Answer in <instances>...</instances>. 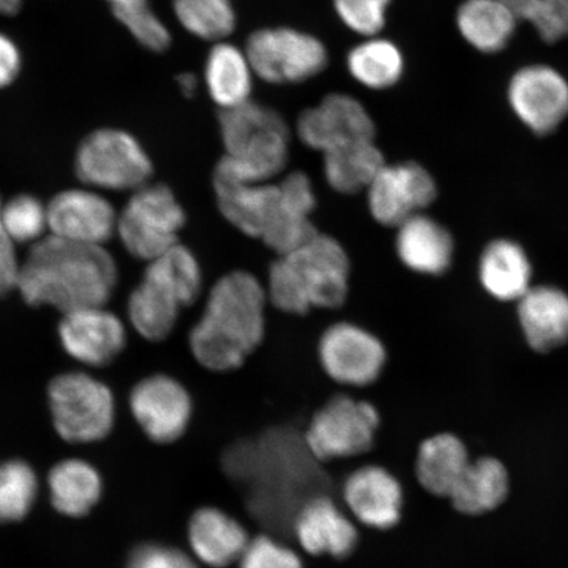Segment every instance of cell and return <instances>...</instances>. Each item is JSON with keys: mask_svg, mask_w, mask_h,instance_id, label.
I'll return each instance as SVG.
<instances>
[{"mask_svg": "<svg viewBox=\"0 0 568 568\" xmlns=\"http://www.w3.org/2000/svg\"><path fill=\"white\" fill-rule=\"evenodd\" d=\"M118 284V266L103 246L48 236L34 243L20 267L18 290L31 307L63 315L104 307Z\"/></svg>", "mask_w": 568, "mask_h": 568, "instance_id": "cell-1", "label": "cell"}, {"mask_svg": "<svg viewBox=\"0 0 568 568\" xmlns=\"http://www.w3.org/2000/svg\"><path fill=\"white\" fill-rule=\"evenodd\" d=\"M267 303L266 288L254 274L236 270L223 275L190 332V349L197 364L213 373L243 366L264 341Z\"/></svg>", "mask_w": 568, "mask_h": 568, "instance_id": "cell-2", "label": "cell"}, {"mask_svg": "<svg viewBox=\"0 0 568 568\" xmlns=\"http://www.w3.org/2000/svg\"><path fill=\"white\" fill-rule=\"evenodd\" d=\"M351 261L343 245L317 233L296 251L276 255L265 286L268 303L290 315L337 310L349 295Z\"/></svg>", "mask_w": 568, "mask_h": 568, "instance_id": "cell-3", "label": "cell"}, {"mask_svg": "<svg viewBox=\"0 0 568 568\" xmlns=\"http://www.w3.org/2000/svg\"><path fill=\"white\" fill-rule=\"evenodd\" d=\"M219 124L225 154L212 183L273 182L286 169L290 131L278 112L248 101L220 111Z\"/></svg>", "mask_w": 568, "mask_h": 568, "instance_id": "cell-4", "label": "cell"}, {"mask_svg": "<svg viewBox=\"0 0 568 568\" xmlns=\"http://www.w3.org/2000/svg\"><path fill=\"white\" fill-rule=\"evenodd\" d=\"M186 213L165 184L148 183L133 191L118 216L120 240L133 257L151 262L180 241Z\"/></svg>", "mask_w": 568, "mask_h": 568, "instance_id": "cell-5", "label": "cell"}, {"mask_svg": "<svg viewBox=\"0 0 568 568\" xmlns=\"http://www.w3.org/2000/svg\"><path fill=\"white\" fill-rule=\"evenodd\" d=\"M48 399L57 433L69 443L98 442L112 429L115 402L111 389L88 374L55 376Z\"/></svg>", "mask_w": 568, "mask_h": 568, "instance_id": "cell-6", "label": "cell"}, {"mask_svg": "<svg viewBox=\"0 0 568 568\" xmlns=\"http://www.w3.org/2000/svg\"><path fill=\"white\" fill-rule=\"evenodd\" d=\"M75 173L83 183L105 190L136 191L151 183V159L132 134L104 128L78 148Z\"/></svg>", "mask_w": 568, "mask_h": 568, "instance_id": "cell-7", "label": "cell"}, {"mask_svg": "<svg viewBox=\"0 0 568 568\" xmlns=\"http://www.w3.org/2000/svg\"><path fill=\"white\" fill-rule=\"evenodd\" d=\"M379 424L372 403L336 395L312 417L304 443L318 462L357 457L372 450Z\"/></svg>", "mask_w": 568, "mask_h": 568, "instance_id": "cell-8", "label": "cell"}, {"mask_svg": "<svg viewBox=\"0 0 568 568\" xmlns=\"http://www.w3.org/2000/svg\"><path fill=\"white\" fill-rule=\"evenodd\" d=\"M255 77L273 84L302 83L328 67V51L315 36L293 28H264L246 41Z\"/></svg>", "mask_w": 568, "mask_h": 568, "instance_id": "cell-9", "label": "cell"}, {"mask_svg": "<svg viewBox=\"0 0 568 568\" xmlns=\"http://www.w3.org/2000/svg\"><path fill=\"white\" fill-rule=\"evenodd\" d=\"M317 353L325 374L349 387L373 385L385 371L387 361L382 341L352 323H337L325 329Z\"/></svg>", "mask_w": 568, "mask_h": 568, "instance_id": "cell-10", "label": "cell"}, {"mask_svg": "<svg viewBox=\"0 0 568 568\" xmlns=\"http://www.w3.org/2000/svg\"><path fill=\"white\" fill-rule=\"evenodd\" d=\"M366 193L368 211L375 222L399 229L436 201L437 186L428 170L409 161L386 163Z\"/></svg>", "mask_w": 568, "mask_h": 568, "instance_id": "cell-11", "label": "cell"}, {"mask_svg": "<svg viewBox=\"0 0 568 568\" xmlns=\"http://www.w3.org/2000/svg\"><path fill=\"white\" fill-rule=\"evenodd\" d=\"M508 102L525 126L546 136L568 116V81L542 63L524 67L510 78Z\"/></svg>", "mask_w": 568, "mask_h": 568, "instance_id": "cell-12", "label": "cell"}, {"mask_svg": "<svg viewBox=\"0 0 568 568\" xmlns=\"http://www.w3.org/2000/svg\"><path fill=\"white\" fill-rule=\"evenodd\" d=\"M296 132L305 146L323 154L353 142L375 140L374 120L365 105L339 92L305 110Z\"/></svg>", "mask_w": 568, "mask_h": 568, "instance_id": "cell-13", "label": "cell"}, {"mask_svg": "<svg viewBox=\"0 0 568 568\" xmlns=\"http://www.w3.org/2000/svg\"><path fill=\"white\" fill-rule=\"evenodd\" d=\"M131 409L152 442L172 444L189 428L193 400L181 382L169 375L155 374L134 386Z\"/></svg>", "mask_w": 568, "mask_h": 568, "instance_id": "cell-14", "label": "cell"}, {"mask_svg": "<svg viewBox=\"0 0 568 568\" xmlns=\"http://www.w3.org/2000/svg\"><path fill=\"white\" fill-rule=\"evenodd\" d=\"M47 210L53 236L74 243L103 246L118 229L119 215L112 204L92 191H62Z\"/></svg>", "mask_w": 568, "mask_h": 568, "instance_id": "cell-15", "label": "cell"}, {"mask_svg": "<svg viewBox=\"0 0 568 568\" xmlns=\"http://www.w3.org/2000/svg\"><path fill=\"white\" fill-rule=\"evenodd\" d=\"M63 349L84 365L103 367L124 351L122 320L104 307L83 308L63 315L59 325Z\"/></svg>", "mask_w": 568, "mask_h": 568, "instance_id": "cell-16", "label": "cell"}, {"mask_svg": "<svg viewBox=\"0 0 568 568\" xmlns=\"http://www.w3.org/2000/svg\"><path fill=\"white\" fill-rule=\"evenodd\" d=\"M278 186V207L261 241L276 255H283L307 244L318 233L311 217L316 195L310 176L303 172L290 173Z\"/></svg>", "mask_w": 568, "mask_h": 568, "instance_id": "cell-17", "label": "cell"}, {"mask_svg": "<svg viewBox=\"0 0 568 568\" xmlns=\"http://www.w3.org/2000/svg\"><path fill=\"white\" fill-rule=\"evenodd\" d=\"M344 499L354 517L368 528L387 530L400 521L402 485L381 466L355 470L345 481Z\"/></svg>", "mask_w": 568, "mask_h": 568, "instance_id": "cell-18", "label": "cell"}, {"mask_svg": "<svg viewBox=\"0 0 568 568\" xmlns=\"http://www.w3.org/2000/svg\"><path fill=\"white\" fill-rule=\"evenodd\" d=\"M297 542L311 556L344 559L357 548L358 530L329 497H312L295 516Z\"/></svg>", "mask_w": 568, "mask_h": 568, "instance_id": "cell-19", "label": "cell"}, {"mask_svg": "<svg viewBox=\"0 0 568 568\" xmlns=\"http://www.w3.org/2000/svg\"><path fill=\"white\" fill-rule=\"evenodd\" d=\"M189 542L204 565L225 568L239 562L251 538L243 525L224 510L205 507L191 516Z\"/></svg>", "mask_w": 568, "mask_h": 568, "instance_id": "cell-20", "label": "cell"}, {"mask_svg": "<svg viewBox=\"0 0 568 568\" xmlns=\"http://www.w3.org/2000/svg\"><path fill=\"white\" fill-rule=\"evenodd\" d=\"M213 190L226 222L246 236L261 240L278 207V183H217Z\"/></svg>", "mask_w": 568, "mask_h": 568, "instance_id": "cell-21", "label": "cell"}, {"mask_svg": "<svg viewBox=\"0 0 568 568\" xmlns=\"http://www.w3.org/2000/svg\"><path fill=\"white\" fill-rule=\"evenodd\" d=\"M518 318L528 344L549 353L568 343V295L554 287H530L518 301Z\"/></svg>", "mask_w": 568, "mask_h": 568, "instance_id": "cell-22", "label": "cell"}, {"mask_svg": "<svg viewBox=\"0 0 568 568\" xmlns=\"http://www.w3.org/2000/svg\"><path fill=\"white\" fill-rule=\"evenodd\" d=\"M396 230L397 255L412 272L442 275L450 267L453 239L436 220L418 213Z\"/></svg>", "mask_w": 568, "mask_h": 568, "instance_id": "cell-23", "label": "cell"}, {"mask_svg": "<svg viewBox=\"0 0 568 568\" xmlns=\"http://www.w3.org/2000/svg\"><path fill=\"white\" fill-rule=\"evenodd\" d=\"M254 71L246 52L231 42L219 41L210 49L204 65V83L220 109L252 101Z\"/></svg>", "mask_w": 568, "mask_h": 568, "instance_id": "cell-24", "label": "cell"}, {"mask_svg": "<svg viewBox=\"0 0 568 568\" xmlns=\"http://www.w3.org/2000/svg\"><path fill=\"white\" fill-rule=\"evenodd\" d=\"M517 19L500 0H465L457 27L468 44L487 54L499 53L513 40Z\"/></svg>", "mask_w": 568, "mask_h": 568, "instance_id": "cell-25", "label": "cell"}, {"mask_svg": "<svg viewBox=\"0 0 568 568\" xmlns=\"http://www.w3.org/2000/svg\"><path fill=\"white\" fill-rule=\"evenodd\" d=\"M470 465L464 443L450 433L433 436L420 446L416 477L432 495L449 497Z\"/></svg>", "mask_w": 568, "mask_h": 568, "instance_id": "cell-26", "label": "cell"}, {"mask_svg": "<svg viewBox=\"0 0 568 568\" xmlns=\"http://www.w3.org/2000/svg\"><path fill=\"white\" fill-rule=\"evenodd\" d=\"M326 183L336 193L355 195L366 191L386 165L375 140L353 142L323 154Z\"/></svg>", "mask_w": 568, "mask_h": 568, "instance_id": "cell-27", "label": "cell"}, {"mask_svg": "<svg viewBox=\"0 0 568 568\" xmlns=\"http://www.w3.org/2000/svg\"><path fill=\"white\" fill-rule=\"evenodd\" d=\"M530 276L527 254L514 241H494L481 255L480 281L496 300L520 301L530 288Z\"/></svg>", "mask_w": 568, "mask_h": 568, "instance_id": "cell-28", "label": "cell"}, {"mask_svg": "<svg viewBox=\"0 0 568 568\" xmlns=\"http://www.w3.org/2000/svg\"><path fill=\"white\" fill-rule=\"evenodd\" d=\"M508 489L506 466L496 458L486 457L470 462L449 497L460 514L477 516L501 506Z\"/></svg>", "mask_w": 568, "mask_h": 568, "instance_id": "cell-29", "label": "cell"}, {"mask_svg": "<svg viewBox=\"0 0 568 568\" xmlns=\"http://www.w3.org/2000/svg\"><path fill=\"white\" fill-rule=\"evenodd\" d=\"M346 68L361 87L375 91L387 90L402 80L404 57L393 41L373 36L351 49L346 57Z\"/></svg>", "mask_w": 568, "mask_h": 568, "instance_id": "cell-30", "label": "cell"}, {"mask_svg": "<svg viewBox=\"0 0 568 568\" xmlns=\"http://www.w3.org/2000/svg\"><path fill=\"white\" fill-rule=\"evenodd\" d=\"M48 483L53 506L70 517L89 514L102 493V480L95 468L78 459L63 460L54 466Z\"/></svg>", "mask_w": 568, "mask_h": 568, "instance_id": "cell-31", "label": "cell"}, {"mask_svg": "<svg viewBox=\"0 0 568 568\" xmlns=\"http://www.w3.org/2000/svg\"><path fill=\"white\" fill-rule=\"evenodd\" d=\"M182 308L173 295L145 278L128 301V316L133 328L152 343H160L172 335Z\"/></svg>", "mask_w": 568, "mask_h": 568, "instance_id": "cell-32", "label": "cell"}, {"mask_svg": "<svg viewBox=\"0 0 568 568\" xmlns=\"http://www.w3.org/2000/svg\"><path fill=\"white\" fill-rule=\"evenodd\" d=\"M148 281L172 294L182 307H189L202 294L201 265L189 247L178 243L160 257L148 262L144 276Z\"/></svg>", "mask_w": 568, "mask_h": 568, "instance_id": "cell-33", "label": "cell"}, {"mask_svg": "<svg viewBox=\"0 0 568 568\" xmlns=\"http://www.w3.org/2000/svg\"><path fill=\"white\" fill-rule=\"evenodd\" d=\"M175 18L195 38L224 41L236 28L231 0H173Z\"/></svg>", "mask_w": 568, "mask_h": 568, "instance_id": "cell-34", "label": "cell"}, {"mask_svg": "<svg viewBox=\"0 0 568 568\" xmlns=\"http://www.w3.org/2000/svg\"><path fill=\"white\" fill-rule=\"evenodd\" d=\"M38 479L30 466L21 460L0 465V523L19 521L33 506Z\"/></svg>", "mask_w": 568, "mask_h": 568, "instance_id": "cell-35", "label": "cell"}, {"mask_svg": "<svg viewBox=\"0 0 568 568\" xmlns=\"http://www.w3.org/2000/svg\"><path fill=\"white\" fill-rule=\"evenodd\" d=\"M113 16L149 51L163 52L172 42L170 32L148 0H106Z\"/></svg>", "mask_w": 568, "mask_h": 568, "instance_id": "cell-36", "label": "cell"}, {"mask_svg": "<svg viewBox=\"0 0 568 568\" xmlns=\"http://www.w3.org/2000/svg\"><path fill=\"white\" fill-rule=\"evenodd\" d=\"M2 223L16 244L38 243L48 226V210L38 197L21 194L3 205Z\"/></svg>", "mask_w": 568, "mask_h": 568, "instance_id": "cell-37", "label": "cell"}, {"mask_svg": "<svg viewBox=\"0 0 568 568\" xmlns=\"http://www.w3.org/2000/svg\"><path fill=\"white\" fill-rule=\"evenodd\" d=\"M390 0H333L337 17L354 33L373 38L386 26Z\"/></svg>", "mask_w": 568, "mask_h": 568, "instance_id": "cell-38", "label": "cell"}, {"mask_svg": "<svg viewBox=\"0 0 568 568\" xmlns=\"http://www.w3.org/2000/svg\"><path fill=\"white\" fill-rule=\"evenodd\" d=\"M239 562L240 568H304L294 550L267 536L251 539Z\"/></svg>", "mask_w": 568, "mask_h": 568, "instance_id": "cell-39", "label": "cell"}, {"mask_svg": "<svg viewBox=\"0 0 568 568\" xmlns=\"http://www.w3.org/2000/svg\"><path fill=\"white\" fill-rule=\"evenodd\" d=\"M126 568H199V566L193 558L180 549L148 544L132 552Z\"/></svg>", "mask_w": 568, "mask_h": 568, "instance_id": "cell-40", "label": "cell"}, {"mask_svg": "<svg viewBox=\"0 0 568 568\" xmlns=\"http://www.w3.org/2000/svg\"><path fill=\"white\" fill-rule=\"evenodd\" d=\"M531 24L549 44L568 38V0H539Z\"/></svg>", "mask_w": 568, "mask_h": 568, "instance_id": "cell-41", "label": "cell"}, {"mask_svg": "<svg viewBox=\"0 0 568 568\" xmlns=\"http://www.w3.org/2000/svg\"><path fill=\"white\" fill-rule=\"evenodd\" d=\"M20 67L21 59L16 42L0 33V89L10 87L16 81Z\"/></svg>", "mask_w": 568, "mask_h": 568, "instance_id": "cell-42", "label": "cell"}, {"mask_svg": "<svg viewBox=\"0 0 568 568\" xmlns=\"http://www.w3.org/2000/svg\"><path fill=\"white\" fill-rule=\"evenodd\" d=\"M2 209L3 204L0 201V270L13 272V270L20 267V264L17 257L16 243L9 237L2 223Z\"/></svg>", "mask_w": 568, "mask_h": 568, "instance_id": "cell-43", "label": "cell"}, {"mask_svg": "<svg viewBox=\"0 0 568 568\" xmlns=\"http://www.w3.org/2000/svg\"><path fill=\"white\" fill-rule=\"evenodd\" d=\"M507 9L514 13L517 20H525L532 23L538 11L539 0H500Z\"/></svg>", "mask_w": 568, "mask_h": 568, "instance_id": "cell-44", "label": "cell"}, {"mask_svg": "<svg viewBox=\"0 0 568 568\" xmlns=\"http://www.w3.org/2000/svg\"><path fill=\"white\" fill-rule=\"evenodd\" d=\"M197 84L199 80L194 73H183L178 77V87H180L183 95L194 97Z\"/></svg>", "mask_w": 568, "mask_h": 568, "instance_id": "cell-45", "label": "cell"}, {"mask_svg": "<svg viewBox=\"0 0 568 568\" xmlns=\"http://www.w3.org/2000/svg\"><path fill=\"white\" fill-rule=\"evenodd\" d=\"M21 0H0V13L12 17L19 12Z\"/></svg>", "mask_w": 568, "mask_h": 568, "instance_id": "cell-46", "label": "cell"}]
</instances>
